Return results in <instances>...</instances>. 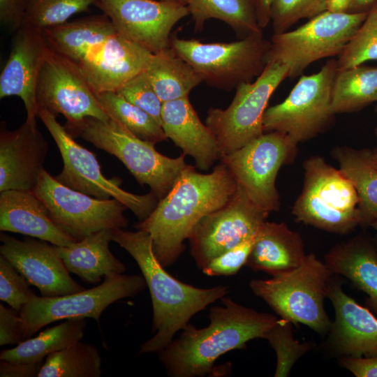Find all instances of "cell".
Here are the masks:
<instances>
[{"mask_svg": "<svg viewBox=\"0 0 377 377\" xmlns=\"http://www.w3.org/2000/svg\"><path fill=\"white\" fill-rule=\"evenodd\" d=\"M237 188L233 175L222 162L208 174L188 165L149 216L135 228L150 235L156 258L164 267L170 266L184 252V242L197 223L224 206Z\"/></svg>", "mask_w": 377, "mask_h": 377, "instance_id": "6da1fadb", "label": "cell"}, {"mask_svg": "<svg viewBox=\"0 0 377 377\" xmlns=\"http://www.w3.org/2000/svg\"><path fill=\"white\" fill-rule=\"evenodd\" d=\"M221 300L222 306L209 309L207 326L196 328L188 323L177 339L158 353L169 376L210 374L219 357L230 350L244 348L251 339L263 338L279 319L230 298Z\"/></svg>", "mask_w": 377, "mask_h": 377, "instance_id": "7a4b0ae2", "label": "cell"}, {"mask_svg": "<svg viewBox=\"0 0 377 377\" xmlns=\"http://www.w3.org/2000/svg\"><path fill=\"white\" fill-rule=\"evenodd\" d=\"M112 241L135 260L151 295L154 335L140 346V354L158 353L173 340L191 318L228 293V287L201 288L174 278L156 258L150 235L142 230H112Z\"/></svg>", "mask_w": 377, "mask_h": 377, "instance_id": "3957f363", "label": "cell"}, {"mask_svg": "<svg viewBox=\"0 0 377 377\" xmlns=\"http://www.w3.org/2000/svg\"><path fill=\"white\" fill-rule=\"evenodd\" d=\"M64 127L73 138L80 137L116 156L158 200L166 195L188 166L184 153L174 158L165 156L155 149V144L139 138L110 118L103 121L87 117L75 124L66 123Z\"/></svg>", "mask_w": 377, "mask_h": 377, "instance_id": "277c9868", "label": "cell"}, {"mask_svg": "<svg viewBox=\"0 0 377 377\" xmlns=\"http://www.w3.org/2000/svg\"><path fill=\"white\" fill-rule=\"evenodd\" d=\"M332 274L325 263L309 253L296 268L268 279H253L249 286L280 318L325 335L332 324L324 300Z\"/></svg>", "mask_w": 377, "mask_h": 377, "instance_id": "5b68a950", "label": "cell"}, {"mask_svg": "<svg viewBox=\"0 0 377 377\" xmlns=\"http://www.w3.org/2000/svg\"><path fill=\"white\" fill-rule=\"evenodd\" d=\"M170 47L210 87L230 91L251 82L267 65L270 40L263 34L230 43H202L171 37Z\"/></svg>", "mask_w": 377, "mask_h": 377, "instance_id": "8992f818", "label": "cell"}, {"mask_svg": "<svg viewBox=\"0 0 377 377\" xmlns=\"http://www.w3.org/2000/svg\"><path fill=\"white\" fill-rule=\"evenodd\" d=\"M366 13H336L325 11L293 31L274 34L267 54V63L288 68L295 78L312 63L339 56L365 20Z\"/></svg>", "mask_w": 377, "mask_h": 377, "instance_id": "52a82bcc", "label": "cell"}, {"mask_svg": "<svg viewBox=\"0 0 377 377\" xmlns=\"http://www.w3.org/2000/svg\"><path fill=\"white\" fill-rule=\"evenodd\" d=\"M337 71V59H331L318 73L302 75L284 101L267 108L264 132L287 134L299 144L327 131L335 121L331 103Z\"/></svg>", "mask_w": 377, "mask_h": 377, "instance_id": "ba28073f", "label": "cell"}, {"mask_svg": "<svg viewBox=\"0 0 377 377\" xmlns=\"http://www.w3.org/2000/svg\"><path fill=\"white\" fill-rule=\"evenodd\" d=\"M40 119L56 142L63 160V170L54 178L64 186L99 199L112 198L123 203L140 220L149 216L159 200L151 192L137 195L122 189L121 179L107 178L94 153L78 144L49 110L39 108Z\"/></svg>", "mask_w": 377, "mask_h": 377, "instance_id": "9c48e42d", "label": "cell"}, {"mask_svg": "<svg viewBox=\"0 0 377 377\" xmlns=\"http://www.w3.org/2000/svg\"><path fill=\"white\" fill-rule=\"evenodd\" d=\"M288 77L286 66L267 63L254 82L242 83L226 109L210 108L206 125L214 134L221 155L232 153L263 134V116L270 97Z\"/></svg>", "mask_w": 377, "mask_h": 377, "instance_id": "30bf717a", "label": "cell"}, {"mask_svg": "<svg viewBox=\"0 0 377 377\" xmlns=\"http://www.w3.org/2000/svg\"><path fill=\"white\" fill-rule=\"evenodd\" d=\"M298 143L287 134L265 132L240 149L221 156L250 200L270 213L280 208L276 187L277 174L283 165L296 157Z\"/></svg>", "mask_w": 377, "mask_h": 377, "instance_id": "8fae6325", "label": "cell"}, {"mask_svg": "<svg viewBox=\"0 0 377 377\" xmlns=\"http://www.w3.org/2000/svg\"><path fill=\"white\" fill-rule=\"evenodd\" d=\"M147 284L143 276L115 274L90 289L56 297L34 295L20 311L24 339L60 320L91 318L99 321L105 309L120 300L134 297Z\"/></svg>", "mask_w": 377, "mask_h": 377, "instance_id": "7c38bea8", "label": "cell"}, {"mask_svg": "<svg viewBox=\"0 0 377 377\" xmlns=\"http://www.w3.org/2000/svg\"><path fill=\"white\" fill-rule=\"evenodd\" d=\"M34 194L44 203L50 218L77 241L105 229L126 228L127 208L116 199H99L68 188L44 168L39 174Z\"/></svg>", "mask_w": 377, "mask_h": 377, "instance_id": "4fadbf2b", "label": "cell"}, {"mask_svg": "<svg viewBox=\"0 0 377 377\" xmlns=\"http://www.w3.org/2000/svg\"><path fill=\"white\" fill-rule=\"evenodd\" d=\"M269 214L256 205L237 184L230 200L203 216L188 239L198 268L202 269L212 258L256 235Z\"/></svg>", "mask_w": 377, "mask_h": 377, "instance_id": "5bb4252c", "label": "cell"}, {"mask_svg": "<svg viewBox=\"0 0 377 377\" xmlns=\"http://www.w3.org/2000/svg\"><path fill=\"white\" fill-rule=\"evenodd\" d=\"M38 110L45 108L54 114H62L66 124H75L87 117L108 120L77 64L49 47L38 78Z\"/></svg>", "mask_w": 377, "mask_h": 377, "instance_id": "9a60e30c", "label": "cell"}, {"mask_svg": "<svg viewBox=\"0 0 377 377\" xmlns=\"http://www.w3.org/2000/svg\"><path fill=\"white\" fill-rule=\"evenodd\" d=\"M117 32L152 54L170 47L171 31L190 15L185 5L156 0H97Z\"/></svg>", "mask_w": 377, "mask_h": 377, "instance_id": "2e32d148", "label": "cell"}, {"mask_svg": "<svg viewBox=\"0 0 377 377\" xmlns=\"http://www.w3.org/2000/svg\"><path fill=\"white\" fill-rule=\"evenodd\" d=\"M303 168L304 186L295 202L309 221L330 227L358 212L357 192L340 169L318 155L306 159Z\"/></svg>", "mask_w": 377, "mask_h": 377, "instance_id": "e0dca14e", "label": "cell"}, {"mask_svg": "<svg viewBox=\"0 0 377 377\" xmlns=\"http://www.w3.org/2000/svg\"><path fill=\"white\" fill-rule=\"evenodd\" d=\"M0 254L36 287L43 297H56L85 290L70 275L55 246L33 238L20 240L0 235Z\"/></svg>", "mask_w": 377, "mask_h": 377, "instance_id": "ac0fdd59", "label": "cell"}, {"mask_svg": "<svg viewBox=\"0 0 377 377\" xmlns=\"http://www.w3.org/2000/svg\"><path fill=\"white\" fill-rule=\"evenodd\" d=\"M152 54L116 33L91 47L75 64L95 94L117 91L145 70Z\"/></svg>", "mask_w": 377, "mask_h": 377, "instance_id": "d6986e66", "label": "cell"}, {"mask_svg": "<svg viewBox=\"0 0 377 377\" xmlns=\"http://www.w3.org/2000/svg\"><path fill=\"white\" fill-rule=\"evenodd\" d=\"M47 48L42 30L22 25L15 31L0 75V98L19 96L25 107L26 119L32 122L38 117L36 85Z\"/></svg>", "mask_w": 377, "mask_h": 377, "instance_id": "ffe728a7", "label": "cell"}, {"mask_svg": "<svg viewBox=\"0 0 377 377\" xmlns=\"http://www.w3.org/2000/svg\"><path fill=\"white\" fill-rule=\"evenodd\" d=\"M48 144L37 126L28 120L17 129L1 127L0 133V192L33 191L43 168Z\"/></svg>", "mask_w": 377, "mask_h": 377, "instance_id": "44dd1931", "label": "cell"}, {"mask_svg": "<svg viewBox=\"0 0 377 377\" xmlns=\"http://www.w3.org/2000/svg\"><path fill=\"white\" fill-rule=\"evenodd\" d=\"M331 278L327 297L335 318L328 331V344L340 357L377 355V318L343 292L341 283Z\"/></svg>", "mask_w": 377, "mask_h": 377, "instance_id": "7402d4cb", "label": "cell"}, {"mask_svg": "<svg viewBox=\"0 0 377 377\" xmlns=\"http://www.w3.org/2000/svg\"><path fill=\"white\" fill-rule=\"evenodd\" d=\"M161 127L167 138L192 156L201 170H207L220 159L218 141L200 121L188 96L163 103Z\"/></svg>", "mask_w": 377, "mask_h": 377, "instance_id": "603a6c76", "label": "cell"}, {"mask_svg": "<svg viewBox=\"0 0 377 377\" xmlns=\"http://www.w3.org/2000/svg\"><path fill=\"white\" fill-rule=\"evenodd\" d=\"M0 230L36 237L58 246L77 242L52 220L44 203L29 191L1 192Z\"/></svg>", "mask_w": 377, "mask_h": 377, "instance_id": "cb8c5ba5", "label": "cell"}, {"mask_svg": "<svg viewBox=\"0 0 377 377\" xmlns=\"http://www.w3.org/2000/svg\"><path fill=\"white\" fill-rule=\"evenodd\" d=\"M306 256L300 233L285 223L265 221L256 235L245 265L272 276L296 268Z\"/></svg>", "mask_w": 377, "mask_h": 377, "instance_id": "d4e9b609", "label": "cell"}, {"mask_svg": "<svg viewBox=\"0 0 377 377\" xmlns=\"http://www.w3.org/2000/svg\"><path fill=\"white\" fill-rule=\"evenodd\" d=\"M332 272L349 279L367 295V304L377 313V249L374 242L359 235L336 244L325 256Z\"/></svg>", "mask_w": 377, "mask_h": 377, "instance_id": "484cf974", "label": "cell"}, {"mask_svg": "<svg viewBox=\"0 0 377 377\" xmlns=\"http://www.w3.org/2000/svg\"><path fill=\"white\" fill-rule=\"evenodd\" d=\"M112 230L98 231L67 246L54 245L68 272L94 284L99 283L102 277L123 274L124 265L109 248Z\"/></svg>", "mask_w": 377, "mask_h": 377, "instance_id": "4316f807", "label": "cell"}, {"mask_svg": "<svg viewBox=\"0 0 377 377\" xmlns=\"http://www.w3.org/2000/svg\"><path fill=\"white\" fill-rule=\"evenodd\" d=\"M43 33L50 48L77 64L91 47L117 32L103 14L66 22Z\"/></svg>", "mask_w": 377, "mask_h": 377, "instance_id": "83f0119b", "label": "cell"}, {"mask_svg": "<svg viewBox=\"0 0 377 377\" xmlns=\"http://www.w3.org/2000/svg\"><path fill=\"white\" fill-rule=\"evenodd\" d=\"M331 155L357 192L360 225L369 226L377 217V168L371 162V149L337 146Z\"/></svg>", "mask_w": 377, "mask_h": 377, "instance_id": "f1b7e54d", "label": "cell"}, {"mask_svg": "<svg viewBox=\"0 0 377 377\" xmlns=\"http://www.w3.org/2000/svg\"><path fill=\"white\" fill-rule=\"evenodd\" d=\"M145 71L163 103L188 96L200 75L170 47L153 54Z\"/></svg>", "mask_w": 377, "mask_h": 377, "instance_id": "f546056e", "label": "cell"}, {"mask_svg": "<svg viewBox=\"0 0 377 377\" xmlns=\"http://www.w3.org/2000/svg\"><path fill=\"white\" fill-rule=\"evenodd\" d=\"M86 325L87 321L83 318L66 319L14 348L1 350L0 360L23 363L45 360L49 355L81 341Z\"/></svg>", "mask_w": 377, "mask_h": 377, "instance_id": "4dcf8cb0", "label": "cell"}, {"mask_svg": "<svg viewBox=\"0 0 377 377\" xmlns=\"http://www.w3.org/2000/svg\"><path fill=\"white\" fill-rule=\"evenodd\" d=\"M186 6L195 31L202 29L206 21H223L239 39L263 34L253 0H187Z\"/></svg>", "mask_w": 377, "mask_h": 377, "instance_id": "1f68e13d", "label": "cell"}, {"mask_svg": "<svg viewBox=\"0 0 377 377\" xmlns=\"http://www.w3.org/2000/svg\"><path fill=\"white\" fill-rule=\"evenodd\" d=\"M376 102V66L360 64L338 69L332 91L331 107L335 114L357 112Z\"/></svg>", "mask_w": 377, "mask_h": 377, "instance_id": "d6a6232c", "label": "cell"}, {"mask_svg": "<svg viewBox=\"0 0 377 377\" xmlns=\"http://www.w3.org/2000/svg\"><path fill=\"white\" fill-rule=\"evenodd\" d=\"M102 360L94 346L79 341L49 355L38 377H100Z\"/></svg>", "mask_w": 377, "mask_h": 377, "instance_id": "836d02e7", "label": "cell"}, {"mask_svg": "<svg viewBox=\"0 0 377 377\" xmlns=\"http://www.w3.org/2000/svg\"><path fill=\"white\" fill-rule=\"evenodd\" d=\"M97 101L109 118L120 123L139 138L154 144L167 140L161 125L117 91L96 93Z\"/></svg>", "mask_w": 377, "mask_h": 377, "instance_id": "e575fe53", "label": "cell"}, {"mask_svg": "<svg viewBox=\"0 0 377 377\" xmlns=\"http://www.w3.org/2000/svg\"><path fill=\"white\" fill-rule=\"evenodd\" d=\"M97 0H29L24 24L40 30L68 22Z\"/></svg>", "mask_w": 377, "mask_h": 377, "instance_id": "d590c367", "label": "cell"}, {"mask_svg": "<svg viewBox=\"0 0 377 377\" xmlns=\"http://www.w3.org/2000/svg\"><path fill=\"white\" fill-rule=\"evenodd\" d=\"M293 323L280 318L264 334L276 355L275 377L288 376L297 360L309 352L312 346L294 339Z\"/></svg>", "mask_w": 377, "mask_h": 377, "instance_id": "8d00e7d4", "label": "cell"}, {"mask_svg": "<svg viewBox=\"0 0 377 377\" xmlns=\"http://www.w3.org/2000/svg\"><path fill=\"white\" fill-rule=\"evenodd\" d=\"M377 60V1L337 59L339 70Z\"/></svg>", "mask_w": 377, "mask_h": 377, "instance_id": "74e56055", "label": "cell"}, {"mask_svg": "<svg viewBox=\"0 0 377 377\" xmlns=\"http://www.w3.org/2000/svg\"><path fill=\"white\" fill-rule=\"evenodd\" d=\"M326 11V0H274L270 22L274 34L287 31L301 19H311Z\"/></svg>", "mask_w": 377, "mask_h": 377, "instance_id": "f35d334b", "label": "cell"}, {"mask_svg": "<svg viewBox=\"0 0 377 377\" xmlns=\"http://www.w3.org/2000/svg\"><path fill=\"white\" fill-rule=\"evenodd\" d=\"M28 280L3 256H0V300L20 311L35 295Z\"/></svg>", "mask_w": 377, "mask_h": 377, "instance_id": "ab89813d", "label": "cell"}, {"mask_svg": "<svg viewBox=\"0 0 377 377\" xmlns=\"http://www.w3.org/2000/svg\"><path fill=\"white\" fill-rule=\"evenodd\" d=\"M117 91L126 100L150 114L161 125L163 103L145 71L128 80Z\"/></svg>", "mask_w": 377, "mask_h": 377, "instance_id": "60d3db41", "label": "cell"}, {"mask_svg": "<svg viewBox=\"0 0 377 377\" xmlns=\"http://www.w3.org/2000/svg\"><path fill=\"white\" fill-rule=\"evenodd\" d=\"M256 235L210 260L202 269V272L210 276L235 274L245 265Z\"/></svg>", "mask_w": 377, "mask_h": 377, "instance_id": "b9f144b4", "label": "cell"}, {"mask_svg": "<svg viewBox=\"0 0 377 377\" xmlns=\"http://www.w3.org/2000/svg\"><path fill=\"white\" fill-rule=\"evenodd\" d=\"M23 321L20 311L0 304V346L18 344L24 341Z\"/></svg>", "mask_w": 377, "mask_h": 377, "instance_id": "7bdbcfd3", "label": "cell"}, {"mask_svg": "<svg viewBox=\"0 0 377 377\" xmlns=\"http://www.w3.org/2000/svg\"><path fill=\"white\" fill-rule=\"evenodd\" d=\"M29 0H0L1 22L15 31L24 24Z\"/></svg>", "mask_w": 377, "mask_h": 377, "instance_id": "ee69618b", "label": "cell"}, {"mask_svg": "<svg viewBox=\"0 0 377 377\" xmlns=\"http://www.w3.org/2000/svg\"><path fill=\"white\" fill-rule=\"evenodd\" d=\"M340 364L357 377H377V355L372 357H340Z\"/></svg>", "mask_w": 377, "mask_h": 377, "instance_id": "f6af8a7d", "label": "cell"}, {"mask_svg": "<svg viewBox=\"0 0 377 377\" xmlns=\"http://www.w3.org/2000/svg\"><path fill=\"white\" fill-rule=\"evenodd\" d=\"M45 360L35 363L8 362L0 360L1 377L38 376Z\"/></svg>", "mask_w": 377, "mask_h": 377, "instance_id": "bcb514c9", "label": "cell"}, {"mask_svg": "<svg viewBox=\"0 0 377 377\" xmlns=\"http://www.w3.org/2000/svg\"><path fill=\"white\" fill-rule=\"evenodd\" d=\"M274 0H253L258 21L262 29L265 28L270 22V10Z\"/></svg>", "mask_w": 377, "mask_h": 377, "instance_id": "7dc6e473", "label": "cell"}, {"mask_svg": "<svg viewBox=\"0 0 377 377\" xmlns=\"http://www.w3.org/2000/svg\"><path fill=\"white\" fill-rule=\"evenodd\" d=\"M352 0H326V11L336 13H348Z\"/></svg>", "mask_w": 377, "mask_h": 377, "instance_id": "c3c4849f", "label": "cell"}, {"mask_svg": "<svg viewBox=\"0 0 377 377\" xmlns=\"http://www.w3.org/2000/svg\"><path fill=\"white\" fill-rule=\"evenodd\" d=\"M377 0H352L348 13H366Z\"/></svg>", "mask_w": 377, "mask_h": 377, "instance_id": "681fc988", "label": "cell"}, {"mask_svg": "<svg viewBox=\"0 0 377 377\" xmlns=\"http://www.w3.org/2000/svg\"><path fill=\"white\" fill-rule=\"evenodd\" d=\"M374 135L376 138V145L374 148L371 150V159L374 165L377 168V124L374 128Z\"/></svg>", "mask_w": 377, "mask_h": 377, "instance_id": "f907efd6", "label": "cell"}, {"mask_svg": "<svg viewBox=\"0 0 377 377\" xmlns=\"http://www.w3.org/2000/svg\"><path fill=\"white\" fill-rule=\"evenodd\" d=\"M369 226L374 228L376 232L375 240L374 241V243L377 249V217L370 223Z\"/></svg>", "mask_w": 377, "mask_h": 377, "instance_id": "816d5d0a", "label": "cell"}, {"mask_svg": "<svg viewBox=\"0 0 377 377\" xmlns=\"http://www.w3.org/2000/svg\"><path fill=\"white\" fill-rule=\"evenodd\" d=\"M161 1L174 2V3H179V4L186 6V1L187 0H161Z\"/></svg>", "mask_w": 377, "mask_h": 377, "instance_id": "f5cc1de1", "label": "cell"}, {"mask_svg": "<svg viewBox=\"0 0 377 377\" xmlns=\"http://www.w3.org/2000/svg\"><path fill=\"white\" fill-rule=\"evenodd\" d=\"M375 111L377 112V102H376V108H375Z\"/></svg>", "mask_w": 377, "mask_h": 377, "instance_id": "db71d44e", "label": "cell"}]
</instances>
